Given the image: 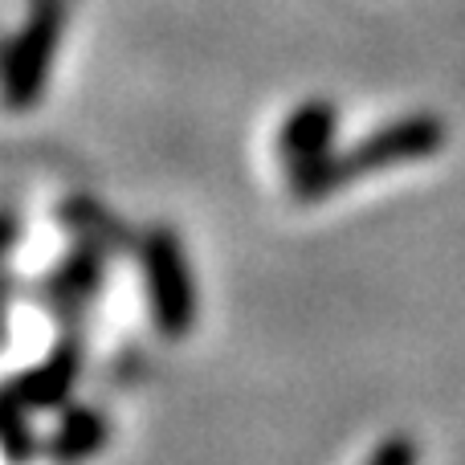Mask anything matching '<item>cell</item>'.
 <instances>
[{"mask_svg": "<svg viewBox=\"0 0 465 465\" xmlns=\"http://www.w3.org/2000/svg\"><path fill=\"white\" fill-rule=\"evenodd\" d=\"M441 143H445V123L437 114H409V119H396L388 127L371 131L368 139H360L347 152H331L327 160L294 168L290 172V196L322 201V196L339 193V188H347L360 176H376V172L429 160V155L441 152Z\"/></svg>", "mask_w": 465, "mask_h": 465, "instance_id": "1", "label": "cell"}, {"mask_svg": "<svg viewBox=\"0 0 465 465\" xmlns=\"http://www.w3.org/2000/svg\"><path fill=\"white\" fill-rule=\"evenodd\" d=\"M139 262H143L147 302H152V319L160 327V335H188V327L196 322V290L180 237L172 229L147 232L143 245H139Z\"/></svg>", "mask_w": 465, "mask_h": 465, "instance_id": "2", "label": "cell"}, {"mask_svg": "<svg viewBox=\"0 0 465 465\" xmlns=\"http://www.w3.org/2000/svg\"><path fill=\"white\" fill-rule=\"evenodd\" d=\"M62 29H65V0H33L29 16H25L21 33L13 37L5 57V90L13 111H25V106H33L41 98L49 70H54L57 45H62Z\"/></svg>", "mask_w": 465, "mask_h": 465, "instance_id": "3", "label": "cell"}, {"mask_svg": "<svg viewBox=\"0 0 465 465\" xmlns=\"http://www.w3.org/2000/svg\"><path fill=\"white\" fill-rule=\"evenodd\" d=\"M335 127H339V111L322 98H311L298 111H290V119L282 123L278 135V152L286 160V168H306V163H319L331 155L335 143Z\"/></svg>", "mask_w": 465, "mask_h": 465, "instance_id": "4", "label": "cell"}, {"mask_svg": "<svg viewBox=\"0 0 465 465\" xmlns=\"http://www.w3.org/2000/svg\"><path fill=\"white\" fill-rule=\"evenodd\" d=\"M78 363H82V351L78 343H62L49 360H41L37 368L21 371L8 388V396L25 404L29 412H45V409H65V396H70L74 380H78Z\"/></svg>", "mask_w": 465, "mask_h": 465, "instance_id": "5", "label": "cell"}, {"mask_svg": "<svg viewBox=\"0 0 465 465\" xmlns=\"http://www.w3.org/2000/svg\"><path fill=\"white\" fill-rule=\"evenodd\" d=\"M106 437V417L98 409H86V404H70L62 409V420H57L54 437H49V453L57 461H82L103 445Z\"/></svg>", "mask_w": 465, "mask_h": 465, "instance_id": "6", "label": "cell"}, {"mask_svg": "<svg viewBox=\"0 0 465 465\" xmlns=\"http://www.w3.org/2000/svg\"><path fill=\"white\" fill-rule=\"evenodd\" d=\"M98 278H103V257H98L94 249H82V253H74L70 262L49 278V294L57 298V306H74L94 294Z\"/></svg>", "mask_w": 465, "mask_h": 465, "instance_id": "7", "label": "cell"}, {"mask_svg": "<svg viewBox=\"0 0 465 465\" xmlns=\"http://www.w3.org/2000/svg\"><path fill=\"white\" fill-rule=\"evenodd\" d=\"M5 445H8V458L13 461H29L33 453H37V437H33V425H29V417L33 412L25 409L16 396H8V404H5Z\"/></svg>", "mask_w": 465, "mask_h": 465, "instance_id": "8", "label": "cell"}, {"mask_svg": "<svg viewBox=\"0 0 465 465\" xmlns=\"http://www.w3.org/2000/svg\"><path fill=\"white\" fill-rule=\"evenodd\" d=\"M368 465H417V450H412V441H404V437H396V441H384L376 450V458Z\"/></svg>", "mask_w": 465, "mask_h": 465, "instance_id": "9", "label": "cell"}]
</instances>
